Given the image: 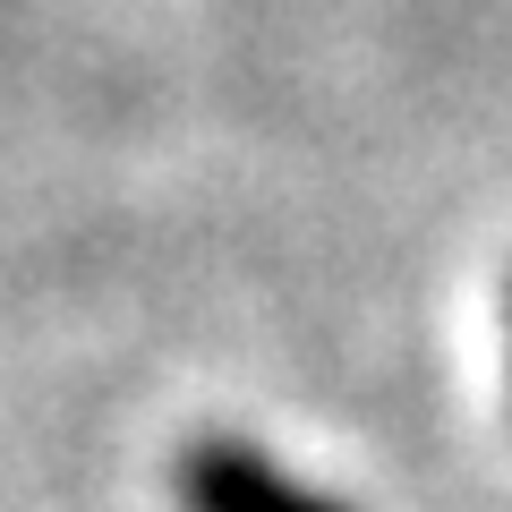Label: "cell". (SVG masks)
I'll return each instance as SVG.
<instances>
[{
	"label": "cell",
	"mask_w": 512,
	"mask_h": 512,
	"mask_svg": "<svg viewBox=\"0 0 512 512\" xmlns=\"http://www.w3.org/2000/svg\"><path fill=\"white\" fill-rule=\"evenodd\" d=\"M171 478H180L188 512H350L342 495L299 487L291 470H274V461L256 453V444H239V436H197Z\"/></svg>",
	"instance_id": "1"
}]
</instances>
